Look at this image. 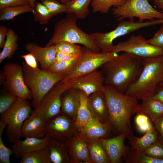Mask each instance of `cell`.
I'll return each instance as SVG.
<instances>
[{"label": "cell", "mask_w": 163, "mask_h": 163, "mask_svg": "<svg viewBox=\"0 0 163 163\" xmlns=\"http://www.w3.org/2000/svg\"><path fill=\"white\" fill-rule=\"evenodd\" d=\"M103 91L105 97L112 128L120 133H125L129 140L133 136L130 124L131 118L134 114L139 112L138 99L120 92L108 85H104Z\"/></svg>", "instance_id": "obj_1"}, {"label": "cell", "mask_w": 163, "mask_h": 163, "mask_svg": "<svg viewBox=\"0 0 163 163\" xmlns=\"http://www.w3.org/2000/svg\"><path fill=\"white\" fill-rule=\"evenodd\" d=\"M100 68L104 84L111 85L125 93L139 76L143 68L142 59L123 52Z\"/></svg>", "instance_id": "obj_2"}, {"label": "cell", "mask_w": 163, "mask_h": 163, "mask_svg": "<svg viewBox=\"0 0 163 163\" xmlns=\"http://www.w3.org/2000/svg\"><path fill=\"white\" fill-rule=\"evenodd\" d=\"M142 60L143 68L139 76L125 93L142 101L152 97L163 81V55Z\"/></svg>", "instance_id": "obj_3"}, {"label": "cell", "mask_w": 163, "mask_h": 163, "mask_svg": "<svg viewBox=\"0 0 163 163\" xmlns=\"http://www.w3.org/2000/svg\"><path fill=\"white\" fill-rule=\"evenodd\" d=\"M77 20L75 14H69L58 21L54 25L53 33L46 46L68 42L81 44L94 52H101L89 34L83 31L77 26Z\"/></svg>", "instance_id": "obj_4"}, {"label": "cell", "mask_w": 163, "mask_h": 163, "mask_svg": "<svg viewBox=\"0 0 163 163\" xmlns=\"http://www.w3.org/2000/svg\"><path fill=\"white\" fill-rule=\"evenodd\" d=\"M22 66L24 82L32 94L31 105L34 109L53 87L66 76L47 70L32 68L24 62Z\"/></svg>", "instance_id": "obj_5"}, {"label": "cell", "mask_w": 163, "mask_h": 163, "mask_svg": "<svg viewBox=\"0 0 163 163\" xmlns=\"http://www.w3.org/2000/svg\"><path fill=\"white\" fill-rule=\"evenodd\" d=\"M163 23V19H154L145 22H135L133 19L121 21L113 30L106 33L95 32L89 34L101 51L110 52L116 39L139 29Z\"/></svg>", "instance_id": "obj_6"}, {"label": "cell", "mask_w": 163, "mask_h": 163, "mask_svg": "<svg viewBox=\"0 0 163 163\" xmlns=\"http://www.w3.org/2000/svg\"><path fill=\"white\" fill-rule=\"evenodd\" d=\"M32 107L28 100L18 98L10 107L1 115V120L6 125V135L11 142L14 143L20 139L23 126L30 115Z\"/></svg>", "instance_id": "obj_7"}, {"label": "cell", "mask_w": 163, "mask_h": 163, "mask_svg": "<svg viewBox=\"0 0 163 163\" xmlns=\"http://www.w3.org/2000/svg\"><path fill=\"white\" fill-rule=\"evenodd\" d=\"M112 14L119 21L134 17L138 18L140 22L163 19V13L153 8L148 0H126L122 5L113 8Z\"/></svg>", "instance_id": "obj_8"}, {"label": "cell", "mask_w": 163, "mask_h": 163, "mask_svg": "<svg viewBox=\"0 0 163 163\" xmlns=\"http://www.w3.org/2000/svg\"><path fill=\"white\" fill-rule=\"evenodd\" d=\"M119 55L112 52H94L84 46L82 47V55L77 65L63 80L66 81L96 70L103 64L116 58Z\"/></svg>", "instance_id": "obj_9"}, {"label": "cell", "mask_w": 163, "mask_h": 163, "mask_svg": "<svg viewBox=\"0 0 163 163\" xmlns=\"http://www.w3.org/2000/svg\"><path fill=\"white\" fill-rule=\"evenodd\" d=\"M70 87L69 82L63 80L56 83L44 96L33 112L46 122L59 114L62 94Z\"/></svg>", "instance_id": "obj_10"}, {"label": "cell", "mask_w": 163, "mask_h": 163, "mask_svg": "<svg viewBox=\"0 0 163 163\" xmlns=\"http://www.w3.org/2000/svg\"><path fill=\"white\" fill-rule=\"evenodd\" d=\"M124 52L142 59L163 55V49L149 44L140 35L132 36L113 46L110 52Z\"/></svg>", "instance_id": "obj_11"}, {"label": "cell", "mask_w": 163, "mask_h": 163, "mask_svg": "<svg viewBox=\"0 0 163 163\" xmlns=\"http://www.w3.org/2000/svg\"><path fill=\"white\" fill-rule=\"evenodd\" d=\"M2 72L5 80L3 85L6 91L27 100L32 99L31 92L24 79L22 66L14 62L5 64Z\"/></svg>", "instance_id": "obj_12"}, {"label": "cell", "mask_w": 163, "mask_h": 163, "mask_svg": "<svg viewBox=\"0 0 163 163\" xmlns=\"http://www.w3.org/2000/svg\"><path fill=\"white\" fill-rule=\"evenodd\" d=\"M78 133L75 120L62 113L46 122V135L49 136L51 139L65 142Z\"/></svg>", "instance_id": "obj_13"}, {"label": "cell", "mask_w": 163, "mask_h": 163, "mask_svg": "<svg viewBox=\"0 0 163 163\" xmlns=\"http://www.w3.org/2000/svg\"><path fill=\"white\" fill-rule=\"evenodd\" d=\"M66 81L71 88L83 91L88 96L92 93L103 91L105 84L103 75L97 69Z\"/></svg>", "instance_id": "obj_14"}, {"label": "cell", "mask_w": 163, "mask_h": 163, "mask_svg": "<svg viewBox=\"0 0 163 163\" xmlns=\"http://www.w3.org/2000/svg\"><path fill=\"white\" fill-rule=\"evenodd\" d=\"M71 163H91L88 138L79 133L65 142Z\"/></svg>", "instance_id": "obj_15"}, {"label": "cell", "mask_w": 163, "mask_h": 163, "mask_svg": "<svg viewBox=\"0 0 163 163\" xmlns=\"http://www.w3.org/2000/svg\"><path fill=\"white\" fill-rule=\"evenodd\" d=\"M125 134L122 133L110 139H99L107 154L109 163H119L129 150L124 144Z\"/></svg>", "instance_id": "obj_16"}, {"label": "cell", "mask_w": 163, "mask_h": 163, "mask_svg": "<svg viewBox=\"0 0 163 163\" xmlns=\"http://www.w3.org/2000/svg\"><path fill=\"white\" fill-rule=\"evenodd\" d=\"M87 104L93 117L103 123L110 124L106 100L103 91L89 95L88 97Z\"/></svg>", "instance_id": "obj_17"}, {"label": "cell", "mask_w": 163, "mask_h": 163, "mask_svg": "<svg viewBox=\"0 0 163 163\" xmlns=\"http://www.w3.org/2000/svg\"><path fill=\"white\" fill-rule=\"evenodd\" d=\"M50 139L47 135L42 138L26 137L24 140L20 139L14 143L13 153L16 157L21 159L29 153L46 147Z\"/></svg>", "instance_id": "obj_18"}, {"label": "cell", "mask_w": 163, "mask_h": 163, "mask_svg": "<svg viewBox=\"0 0 163 163\" xmlns=\"http://www.w3.org/2000/svg\"><path fill=\"white\" fill-rule=\"evenodd\" d=\"M25 49L34 56L42 69L47 70L55 62L57 53L55 45L43 47L29 42L25 44Z\"/></svg>", "instance_id": "obj_19"}, {"label": "cell", "mask_w": 163, "mask_h": 163, "mask_svg": "<svg viewBox=\"0 0 163 163\" xmlns=\"http://www.w3.org/2000/svg\"><path fill=\"white\" fill-rule=\"evenodd\" d=\"M80 103L79 90L71 87L63 94L60 113L75 120Z\"/></svg>", "instance_id": "obj_20"}, {"label": "cell", "mask_w": 163, "mask_h": 163, "mask_svg": "<svg viewBox=\"0 0 163 163\" xmlns=\"http://www.w3.org/2000/svg\"><path fill=\"white\" fill-rule=\"evenodd\" d=\"M22 135L25 138H43L46 136V122L32 112L23 124Z\"/></svg>", "instance_id": "obj_21"}, {"label": "cell", "mask_w": 163, "mask_h": 163, "mask_svg": "<svg viewBox=\"0 0 163 163\" xmlns=\"http://www.w3.org/2000/svg\"><path fill=\"white\" fill-rule=\"evenodd\" d=\"M111 128L110 124L103 123L92 117L91 120L78 131L79 133L88 139H99L106 137Z\"/></svg>", "instance_id": "obj_22"}, {"label": "cell", "mask_w": 163, "mask_h": 163, "mask_svg": "<svg viewBox=\"0 0 163 163\" xmlns=\"http://www.w3.org/2000/svg\"><path fill=\"white\" fill-rule=\"evenodd\" d=\"M47 147L52 163H71L65 142L50 138Z\"/></svg>", "instance_id": "obj_23"}, {"label": "cell", "mask_w": 163, "mask_h": 163, "mask_svg": "<svg viewBox=\"0 0 163 163\" xmlns=\"http://www.w3.org/2000/svg\"><path fill=\"white\" fill-rule=\"evenodd\" d=\"M139 104L138 113L147 115L152 121L163 116V104L151 97Z\"/></svg>", "instance_id": "obj_24"}, {"label": "cell", "mask_w": 163, "mask_h": 163, "mask_svg": "<svg viewBox=\"0 0 163 163\" xmlns=\"http://www.w3.org/2000/svg\"><path fill=\"white\" fill-rule=\"evenodd\" d=\"M158 140L157 132L152 125L144 136L140 138L133 136L129 139V142L131 149L142 152Z\"/></svg>", "instance_id": "obj_25"}, {"label": "cell", "mask_w": 163, "mask_h": 163, "mask_svg": "<svg viewBox=\"0 0 163 163\" xmlns=\"http://www.w3.org/2000/svg\"><path fill=\"white\" fill-rule=\"evenodd\" d=\"M92 0H72L65 3L66 8L65 13L74 14L77 19H84L90 12L89 6Z\"/></svg>", "instance_id": "obj_26"}, {"label": "cell", "mask_w": 163, "mask_h": 163, "mask_svg": "<svg viewBox=\"0 0 163 163\" xmlns=\"http://www.w3.org/2000/svg\"><path fill=\"white\" fill-rule=\"evenodd\" d=\"M88 142L91 163H109L106 152L99 139H88Z\"/></svg>", "instance_id": "obj_27"}, {"label": "cell", "mask_w": 163, "mask_h": 163, "mask_svg": "<svg viewBox=\"0 0 163 163\" xmlns=\"http://www.w3.org/2000/svg\"><path fill=\"white\" fill-rule=\"evenodd\" d=\"M79 94L80 103L75 120L78 130L84 127L92 117L88 106V96L81 91L79 90Z\"/></svg>", "instance_id": "obj_28"}, {"label": "cell", "mask_w": 163, "mask_h": 163, "mask_svg": "<svg viewBox=\"0 0 163 163\" xmlns=\"http://www.w3.org/2000/svg\"><path fill=\"white\" fill-rule=\"evenodd\" d=\"M19 37L14 30L11 28H8L6 40L0 53V63L7 58H10L14 54L18 48L17 43Z\"/></svg>", "instance_id": "obj_29"}, {"label": "cell", "mask_w": 163, "mask_h": 163, "mask_svg": "<svg viewBox=\"0 0 163 163\" xmlns=\"http://www.w3.org/2000/svg\"><path fill=\"white\" fill-rule=\"evenodd\" d=\"M123 158L128 163H163V158H153L131 148Z\"/></svg>", "instance_id": "obj_30"}, {"label": "cell", "mask_w": 163, "mask_h": 163, "mask_svg": "<svg viewBox=\"0 0 163 163\" xmlns=\"http://www.w3.org/2000/svg\"><path fill=\"white\" fill-rule=\"evenodd\" d=\"M20 163H52L47 146L28 153L21 159Z\"/></svg>", "instance_id": "obj_31"}, {"label": "cell", "mask_w": 163, "mask_h": 163, "mask_svg": "<svg viewBox=\"0 0 163 163\" xmlns=\"http://www.w3.org/2000/svg\"><path fill=\"white\" fill-rule=\"evenodd\" d=\"M34 11V9L30 5L0 8V21H6L13 20L20 14L28 12L33 13Z\"/></svg>", "instance_id": "obj_32"}, {"label": "cell", "mask_w": 163, "mask_h": 163, "mask_svg": "<svg viewBox=\"0 0 163 163\" xmlns=\"http://www.w3.org/2000/svg\"><path fill=\"white\" fill-rule=\"evenodd\" d=\"M126 0H92L91 6L93 12L107 14L112 7L123 5Z\"/></svg>", "instance_id": "obj_33"}, {"label": "cell", "mask_w": 163, "mask_h": 163, "mask_svg": "<svg viewBox=\"0 0 163 163\" xmlns=\"http://www.w3.org/2000/svg\"><path fill=\"white\" fill-rule=\"evenodd\" d=\"M81 57L69 61L54 62L47 70L54 73L64 75L66 76L74 69Z\"/></svg>", "instance_id": "obj_34"}, {"label": "cell", "mask_w": 163, "mask_h": 163, "mask_svg": "<svg viewBox=\"0 0 163 163\" xmlns=\"http://www.w3.org/2000/svg\"><path fill=\"white\" fill-rule=\"evenodd\" d=\"M32 13L34 21L41 24L47 23L53 16L41 2H36L35 7Z\"/></svg>", "instance_id": "obj_35"}, {"label": "cell", "mask_w": 163, "mask_h": 163, "mask_svg": "<svg viewBox=\"0 0 163 163\" xmlns=\"http://www.w3.org/2000/svg\"><path fill=\"white\" fill-rule=\"evenodd\" d=\"M6 125L1 120L0 122V163H10V157L13 153L12 149L7 147L4 144L2 138V135Z\"/></svg>", "instance_id": "obj_36"}, {"label": "cell", "mask_w": 163, "mask_h": 163, "mask_svg": "<svg viewBox=\"0 0 163 163\" xmlns=\"http://www.w3.org/2000/svg\"><path fill=\"white\" fill-rule=\"evenodd\" d=\"M18 98L15 95L5 90V91L2 92L0 97V114L2 115L8 110Z\"/></svg>", "instance_id": "obj_37"}, {"label": "cell", "mask_w": 163, "mask_h": 163, "mask_svg": "<svg viewBox=\"0 0 163 163\" xmlns=\"http://www.w3.org/2000/svg\"><path fill=\"white\" fill-rule=\"evenodd\" d=\"M41 1L53 16L62 13H65L66 11L65 4L60 2L58 0H41Z\"/></svg>", "instance_id": "obj_38"}, {"label": "cell", "mask_w": 163, "mask_h": 163, "mask_svg": "<svg viewBox=\"0 0 163 163\" xmlns=\"http://www.w3.org/2000/svg\"><path fill=\"white\" fill-rule=\"evenodd\" d=\"M55 45L57 51L72 54H82V47L76 44L68 42H62Z\"/></svg>", "instance_id": "obj_39"}, {"label": "cell", "mask_w": 163, "mask_h": 163, "mask_svg": "<svg viewBox=\"0 0 163 163\" xmlns=\"http://www.w3.org/2000/svg\"><path fill=\"white\" fill-rule=\"evenodd\" d=\"M142 152L153 158H163V143L158 140Z\"/></svg>", "instance_id": "obj_40"}, {"label": "cell", "mask_w": 163, "mask_h": 163, "mask_svg": "<svg viewBox=\"0 0 163 163\" xmlns=\"http://www.w3.org/2000/svg\"><path fill=\"white\" fill-rule=\"evenodd\" d=\"M154 36L147 40L150 45L156 46L163 49V23Z\"/></svg>", "instance_id": "obj_41"}, {"label": "cell", "mask_w": 163, "mask_h": 163, "mask_svg": "<svg viewBox=\"0 0 163 163\" xmlns=\"http://www.w3.org/2000/svg\"><path fill=\"white\" fill-rule=\"evenodd\" d=\"M30 5L29 0H0V8Z\"/></svg>", "instance_id": "obj_42"}, {"label": "cell", "mask_w": 163, "mask_h": 163, "mask_svg": "<svg viewBox=\"0 0 163 163\" xmlns=\"http://www.w3.org/2000/svg\"><path fill=\"white\" fill-rule=\"evenodd\" d=\"M82 55L69 54L57 51L55 62L69 61L79 58Z\"/></svg>", "instance_id": "obj_43"}, {"label": "cell", "mask_w": 163, "mask_h": 163, "mask_svg": "<svg viewBox=\"0 0 163 163\" xmlns=\"http://www.w3.org/2000/svg\"><path fill=\"white\" fill-rule=\"evenodd\" d=\"M21 56L24 60L25 63L28 66L33 68H37V61L32 54L29 53L21 55Z\"/></svg>", "instance_id": "obj_44"}, {"label": "cell", "mask_w": 163, "mask_h": 163, "mask_svg": "<svg viewBox=\"0 0 163 163\" xmlns=\"http://www.w3.org/2000/svg\"><path fill=\"white\" fill-rule=\"evenodd\" d=\"M155 129L158 133L161 139L163 141V116L153 121Z\"/></svg>", "instance_id": "obj_45"}, {"label": "cell", "mask_w": 163, "mask_h": 163, "mask_svg": "<svg viewBox=\"0 0 163 163\" xmlns=\"http://www.w3.org/2000/svg\"><path fill=\"white\" fill-rule=\"evenodd\" d=\"M150 121L148 117L146 114L142 113H138L135 119L137 126L144 125Z\"/></svg>", "instance_id": "obj_46"}, {"label": "cell", "mask_w": 163, "mask_h": 163, "mask_svg": "<svg viewBox=\"0 0 163 163\" xmlns=\"http://www.w3.org/2000/svg\"><path fill=\"white\" fill-rule=\"evenodd\" d=\"M8 31V29L5 26H0V48H3L5 43Z\"/></svg>", "instance_id": "obj_47"}, {"label": "cell", "mask_w": 163, "mask_h": 163, "mask_svg": "<svg viewBox=\"0 0 163 163\" xmlns=\"http://www.w3.org/2000/svg\"><path fill=\"white\" fill-rule=\"evenodd\" d=\"M152 97L163 104V87L157 86L155 93Z\"/></svg>", "instance_id": "obj_48"}, {"label": "cell", "mask_w": 163, "mask_h": 163, "mask_svg": "<svg viewBox=\"0 0 163 163\" xmlns=\"http://www.w3.org/2000/svg\"><path fill=\"white\" fill-rule=\"evenodd\" d=\"M152 125L150 121L144 125L137 126L138 130L140 132L144 133L146 132L149 129Z\"/></svg>", "instance_id": "obj_49"}, {"label": "cell", "mask_w": 163, "mask_h": 163, "mask_svg": "<svg viewBox=\"0 0 163 163\" xmlns=\"http://www.w3.org/2000/svg\"><path fill=\"white\" fill-rule=\"evenodd\" d=\"M155 5L163 13V0H152Z\"/></svg>", "instance_id": "obj_50"}, {"label": "cell", "mask_w": 163, "mask_h": 163, "mask_svg": "<svg viewBox=\"0 0 163 163\" xmlns=\"http://www.w3.org/2000/svg\"><path fill=\"white\" fill-rule=\"evenodd\" d=\"M5 80L4 75L2 71L0 72V85H3Z\"/></svg>", "instance_id": "obj_51"}, {"label": "cell", "mask_w": 163, "mask_h": 163, "mask_svg": "<svg viewBox=\"0 0 163 163\" xmlns=\"http://www.w3.org/2000/svg\"><path fill=\"white\" fill-rule=\"evenodd\" d=\"M30 5L34 9L35 6V0H29Z\"/></svg>", "instance_id": "obj_52"}, {"label": "cell", "mask_w": 163, "mask_h": 163, "mask_svg": "<svg viewBox=\"0 0 163 163\" xmlns=\"http://www.w3.org/2000/svg\"><path fill=\"white\" fill-rule=\"evenodd\" d=\"M72 0H59V1L62 3H65Z\"/></svg>", "instance_id": "obj_53"}, {"label": "cell", "mask_w": 163, "mask_h": 163, "mask_svg": "<svg viewBox=\"0 0 163 163\" xmlns=\"http://www.w3.org/2000/svg\"><path fill=\"white\" fill-rule=\"evenodd\" d=\"M158 87H163V81L160 82L158 85Z\"/></svg>", "instance_id": "obj_54"}]
</instances>
